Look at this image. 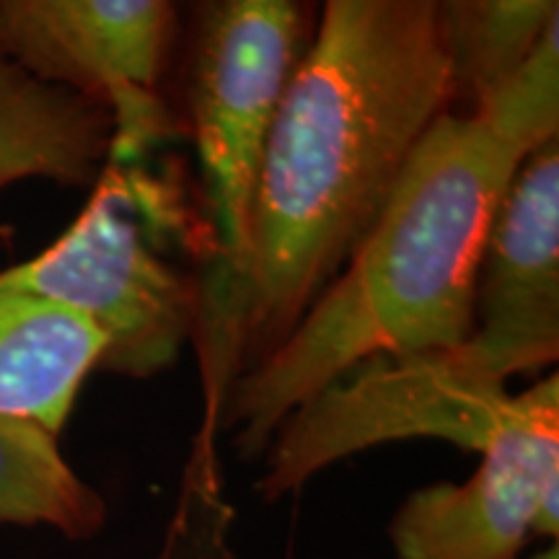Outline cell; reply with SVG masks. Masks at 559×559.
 I'll return each mask as SVG.
<instances>
[{
  "label": "cell",
  "mask_w": 559,
  "mask_h": 559,
  "mask_svg": "<svg viewBox=\"0 0 559 559\" xmlns=\"http://www.w3.org/2000/svg\"><path fill=\"white\" fill-rule=\"evenodd\" d=\"M449 109L438 0H326L264 148L236 326L239 379L347 267Z\"/></svg>",
  "instance_id": "6da1fadb"
},
{
  "label": "cell",
  "mask_w": 559,
  "mask_h": 559,
  "mask_svg": "<svg viewBox=\"0 0 559 559\" xmlns=\"http://www.w3.org/2000/svg\"><path fill=\"white\" fill-rule=\"evenodd\" d=\"M528 156L474 115L445 111L412 153L379 223L270 358L223 404L243 459H262L280 425L353 368L445 353L474 330L489 228Z\"/></svg>",
  "instance_id": "7a4b0ae2"
},
{
  "label": "cell",
  "mask_w": 559,
  "mask_h": 559,
  "mask_svg": "<svg viewBox=\"0 0 559 559\" xmlns=\"http://www.w3.org/2000/svg\"><path fill=\"white\" fill-rule=\"evenodd\" d=\"M311 5L296 0H210L194 11L187 115L198 148L202 223L198 324L205 419L192 481L215 485L210 440L239 379L236 326L247 280L251 221L272 117L309 47Z\"/></svg>",
  "instance_id": "3957f363"
},
{
  "label": "cell",
  "mask_w": 559,
  "mask_h": 559,
  "mask_svg": "<svg viewBox=\"0 0 559 559\" xmlns=\"http://www.w3.org/2000/svg\"><path fill=\"white\" fill-rule=\"evenodd\" d=\"M181 230L166 181L107 164L73 226L34 260L0 272V290L83 311L107 334L99 368L151 379L179 360L198 324V275L169 260L171 234Z\"/></svg>",
  "instance_id": "277c9868"
},
{
  "label": "cell",
  "mask_w": 559,
  "mask_h": 559,
  "mask_svg": "<svg viewBox=\"0 0 559 559\" xmlns=\"http://www.w3.org/2000/svg\"><path fill=\"white\" fill-rule=\"evenodd\" d=\"M555 396L557 373L508 394L506 383L474 373L449 349L368 360L280 425L254 487L264 500H280L337 461L394 440L440 438L485 453Z\"/></svg>",
  "instance_id": "5b68a950"
},
{
  "label": "cell",
  "mask_w": 559,
  "mask_h": 559,
  "mask_svg": "<svg viewBox=\"0 0 559 559\" xmlns=\"http://www.w3.org/2000/svg\"><path fill=\"white\" fill-rule=\"evenodd\" d=\"M177 34L169 0H0V52L109 111L107 164L140 166L181 132L160 91Z\"/></svg>",
  "instance_id": "8992f818"
},
{
  "label": "cell",
  "mask_w": 559,
  "mask_h": 559,
  "mask_svg": "<svg viewBox=\"0 0 559 559\" xmlns=\"http://www.w3.org/2000/svg\"><path fill=\"white\" fill-rule=\"evenodd\" d=\"M449 353L506 383L559 358V140L523 160L495 213L474 290V330Z\"/></svg>",
  "instance_id": "52a82bcc"
},
{
  "label": "cell",
  "mask_w": 559,
  "mask_h": 559,
  "mask_svg": "<svg viewBox=\"0 0 559 559\" xmlns=\"http://www.w3.org/2000/svg\"><path fill=\"white\" fill-rule=\"evenodd\" d=\"M559 534V396L481 453L464 485L412 492L389 523L396 559H515Z\"/></svg>",
  "instance_id": "ba28073f"
},
{
  "label": "cell",
  "mask_w": 559,
  "mask_h": 559,
  "mask_svg": "<svg viewBox=\"0 0 559 559\" xmlns=\"http://www.w3.org/2000/svg\"><path fill=\"white\" fill-rule=\"evenodd\" d=\"M107 334L73 306L0 290V417L58 436Z\"/></svg>",
  "instance_id": "9c48e42d"
},
{
  "label": "cell",
  "mask_w": 559,
  "mask_h": 559,
  "mask_svg": "<svg viewBox=\"0 0 559 559\" xmlns=\"http://www.w3.org/2000/svg\"><path fill=\"white\" fill-rule=\"evenodd\" d=\"M111 135L107 109L32 79L0 52V187L21 179L94 187Z\"/></svg>",
  "instance_id": "30bf717a"
},
{
  "label": "cell",
  "mask_w": 559,
  "mask_h": 559,
  "mask_svg": "<svg viewBox=\"0 0 559 559\" xmlns=\"http://www.w3.org/2000/svg\"><path fill=\"white\" fill-rule=\"evenodd\" d=\"M555 21L557 0H438L440 41L449 60V111L472 115L489 91L531 58Z\"/></svg>",
  "instance_id": "8fae6325"
},
{
  "label": "cell",
  "mask_w": 559,
  "mask_h": 559,
  "mask_svg": "<svg viewBox=\"0 0 559 559\" xmlns=\"http://www.w3.org/2000/svg\"><path fill=\"white\" fill-rule=\"evenodd\" d=\"M50 526L91 539L107 523V502L70 469L58 436L24 419L0 417V526Z\"/></svg>",
  "instance_id": "7c38bea8"
},
{
  "label": "cell",
  "mask_w": 559,
  "mask_h": 559,
  "mask_svg": "<svg viewBox=\"0 0 559 559\" xmlns=\"http://www.w3.org/2000/svg\"><path fill=\"white\" fill-rule=\"evenodd\" d=\"M500 138L531 156L559 132V21L523 66L498 83L472 111Z\"/></svg>",
  "instance_id": "4fadbf2b"
},
{
  "label": "cell",
  "mask_w": 559,
  "mask_h": 559,
  "mask_svg": "<svg viewBox=\"0 0 559 559\" xmlns=\"http://www.w3.org/2000/svg\"><path fill=\"white\" fill-rule=\"evenodd\" d=\"M531 559H559V547H557V542L551 544L549 549H544V551H539V555L536 557H531Z\"/></svg>",
  "instance_id": "5bb4252c"
}]
</instances>
